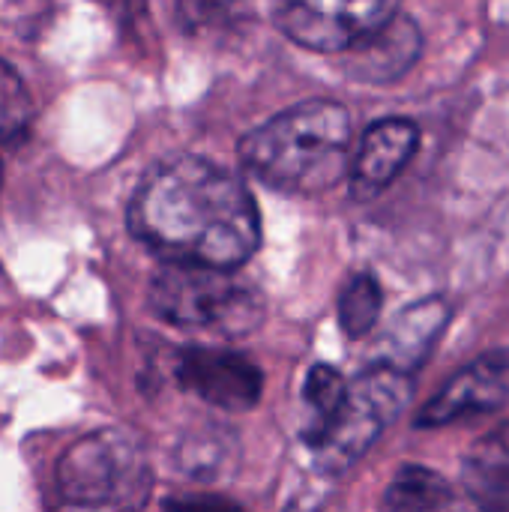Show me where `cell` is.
<instances>
[{
	"mask_svg": "<svg viewBox=\"0 0 509 512\" xmlns=\"http://www.w3.org/2000/svg\"><path fill=\"white\" fill-rule=\"evenodd\" d=\"M252 12V0H177L174 18L192 36L228 33Z\"/></svg>",
	"mask_w": 509,
	"mask_h": 512,
	"instance_id": "16",
	"label": "cell"
},
{
	"mask_svg": "<svg viewBox=\"0 0 509 512\" xmlns=\"http://www.w3.org/2000/svg\"><path fill=\"white\" fill-rule=\"evenodd\" d=\"M399 12V0H288L282 30L291 42L321 54H342Z\"/></svg>",
	"mask_w": 509,
	"mask_h": 512,
	"instance_id": "6",
	"label": "cell"
},
{
	"mask_svg": "<svg viewBox=\"0 0 509 512\" xmlns=\"http://www.w3.org/2000/svg\"><path fill=\"white\" fill-rule=\"evenodd\" d=\"M411 399V378L393 366H375L348 381L345 399L333 414L330 426L309 441V450L321 471L342 474L360 462L381 432L405 411Z\"/></svg>",
	"mask_w": 509,
	"mask_h": 512,
	"instance_id": "5",
	"label": "cell"
},
{
	"mask_svg": "<svg viewBox=\"0 0 509 512\" xmlns=\"http://www.w3.org/2000/svg\"><path fill=\"white\" fill-rule=\"evenodd\" d=\"M129 234L162 261L243 267L261 243L249 186L204 156L156 162L132 192Z\"/></svg>",
	"mask_w": 509,
	"mask_h": 512,
	"instance_id": "1",
	"label": "cell"
},
{
	"mask_svg": "<svg viewBox=\"0 0 509 512\" xmlns=\"http://www.w3.org/2000/svg\"><path fill=\"white\" fill-rule=\"evenodd\" d=\"M174 378L186 393L231 414L255 408L264 390L261 369L246 354L231 348L189 345L177 351Z\"/></svg>",
	"mask_w": 509,
	"mask_h": 512,
	"instance_id": "7",
	"label": "cell"
},
{
	"mask_svg": "<svg viewBox=\"0 0 509 512\" xmlns=\"http://www.w3.org/2000/svg\"><path fill=\"white\" fill-rule=\"evenodd\" d=\"M465 495L489 512H509V444L480 441L462 462Z\"/></svg>",
	"mask_w": 509,
	"mask_h": 512,
	"instance_id": "12",
	"label": "cell"
},
{
	"mask_svg": "<svg viewBox=\"0 0 509 512\" xmlns=\"http://www.w3.org/2000/svg\"><path fill=\"white\" fill-rule=\"evenodd\" d=\"M351 114L330 99L294 105L240 138V162L285 195H321L348 174Z\"/></svg>",
	"mask_w": 509,
	"mask_h": 512,
	"instance_id": "2",
	"label": "cell"
},
{
	"mask_svg": "<svg viewBox=\"0 0 509 512\" xmlns=\"http://www.w3.org/2000/svg\"><path fill=\"white\" fill-rule=\"evenodd\" d=\"M36 120V105L33 96L18 75L15 66H9L0 57V147H15L21 144Z\"/></svg>",
	"mask_w": 509,
	"mask_h": 512,
	"instance_id": "15",
	"label": "cell"
},
{
	"mask_svg": "<svg viewBox=\"0 0 509 512\" xmlns=\"http://www.w3.org/2000/svg\"><path fill=\"white\" fill-rule=\"evenodd\" d=\"M420 144V129L408 117H384L375 120L354 156L351 165V195L354 201H372L378 198L399 171L411 162L414 150Z\"/></svg>",
	"mask_w": 509,
	"mask_h": 512,
	"instance_id": "9",
	"label": "cell"
},
{
	"mask_svg": "<svg viewBox=\"0 0 509 512\" xmlns=\"http://www.w3.org/2000/svg\"><path fill=\"white\" fill-rule=\"evenodd\" d=\"M348 381L342 378L339 369L321 363L312 366L303 384V405H306V426H303V438L306 444L315 441L333 420V414L339 411L342 399H345Z\"/></svg>",
	"mask_w": 509,
	"mask_h": 512,
	"instance_id": "14",
	"label": "cell"
},
{
	"mask_svg": "<svg viewBox=\"0 0 509 512\" xmlns=\"http://www.w3.org/2000/svg\"><path fill=\"white\" fill-rule=\"evenodd\" d=\"M384 306V291L378 285V279L372 273H357L348 279V285L339 294V324L345 330V336L360 339L366 336Z\"/></svg>",
	"mask_w": 509,
	"mask_h": 512,
	"instance_id": "17",
	"label": "cell"
},
{
	"mask_svg": "<svg viewBox=\"0 0 509 512\" xmlns=\"http://www.w3.org/2000/svg\"><path fill=\"white\" fill-rule=\"evenodd\" d=\"M423 36L414 18L393 15L384 27H378L372 36L351 45L345 54V72L357 81L384 84L402 78L420 57Z\"/></svg>",
	"mask_w": 509,
	"mask_h": 512,
	"instance_id": "10",
	"label": "cell"
},
{
	"mask_svg": "<svg viewBox=\"0 0 509 512\" xmlns=\"http://www.w3.org/2000/svg\"><path fill=\"white\" fill-rule=\"evenodd\" d=\"M0 183H3V165H0Z\"/></svg>",
	"mask_w": 509,
	"mask_h": 512,
	"instance_id": "18",
	"label": "cell"
},
{
	"mask_svg": "<svg viewBox=\"0 0 509 512\" xmlns=\"http://www.w3.org/2000/svg\"><path fill=\"white\" fill-rule=\"evenodd\" d=\"M509 405V351H489L453 375L444 390L420 411L417 426L435 429L471 414H489Z\"/></svg>",
	"mask_w": 509,
	"mask_h": 512,
	"instance_id": "8",
	"label": "cell"
},
{
	"mask_svg": "<svg viewBox=\"0 0 509 512\" xmlns=\"http://www.w3.org/2000/svg\"><path fill=\"white\" fill-rule=\"evenodd\" d=\"M450 504H453L450 483L423 465L399 468V474L393 477V483L387 486V495H384L387 510H441Z\"/></svg>",
	"mask_w": 509,
	"mask_h": 512,
	"instance_id": "13",
	"label": "cell"
},
{
	"mask_svg": "<svg viewBox=\"0 0 509 512\" xmlns=\"http://www.w3.org/2000/svg\"><path fill=\"white\" fill-rule=\"evenodd\" d=\"M150 312L180 330H207L228 339L249 336L264 318L261 291L234 267L165 261L147 288Z\"/></svg>",
	"mask_w": 509,
	"mask_h": 512,
	"instance_id": "3",
	"label": "cell"
},
{
	"mask_svg": "<svg viewBox=\"0 0 509 512\" xmlns=\"http://www.w3.org/2000/svg\"><path fill=\"white\" fill-rule=\"evenodd\" d=\"M453 309L444 297H426L405 309L384 336V363L402 372H414L426 363L435 342L441 339Z\"/></svg>",
	"mask_w": 509,
	"mask_h": 512,
	"instance_id": "11",
	"label": "cell"
},
{
	"mask_svg": "<svg viewBox=\"0 0 509 512\" xmlns=\"http://www.w3.org/2000/svg\"><path fill=\"white\" fill-rule=\"evenodd\" d=\"M150 480L147 450L126 429L90 432L57 462V489L69 507H135L147 498Z\"/></svg>",
	"mask_w": 509,
	"mask_h": 512,
	"instance_id": "4",
	"label": "cell"
}]
</instances>
